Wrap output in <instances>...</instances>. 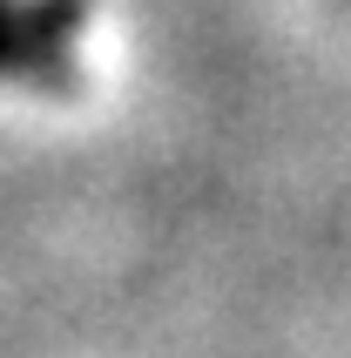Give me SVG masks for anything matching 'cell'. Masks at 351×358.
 <instances>
[{"label":"cell","instance_id":"6da1fadb","mask_svg":"<svg viewBox=\"0 0 351 358\" xmlns=\"http://www.w3.org/2000/svg\"><path fill=\"white\" fill-rule=\"evenodd\" d=\"M88 0H0V75L68 88Z\"/></svg>","mask_w":351,"mask_h":358}]
</instances>
